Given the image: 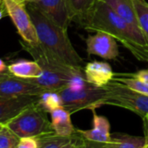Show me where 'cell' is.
Segmentation results:
<instances>
[{
    "mask_svg": "<svg viewBox=\"0 0 148 148\" xmlns=\"http://www.w3.org/2000/svg\"><path fill=\"white\" fill-rule=\"evenodd\" d=\"M27 1H28V2H33L34 0H27Z\"/></svg>",
    "mask_w": 148,
    "mask_h": 148,
    "instance_id": "obj_34",
    "label": "cell"
},
{
    "mask_svg": "<svg viewBox=\"0 0 148 148\" xmlns=\"http://www.w3.org/2000/svg\"><path fill=\"white\" fill-rule=\"evenodd\" d=\"M98 0H67L71 21L84 25Z\"/></svg>",
    "mask_w": 148,
    "mask_h": 148,
    "instance_id": "obj_18",
    "label": "cell"
},
{
    "mask_svg": "<svg viewBox=\"0 0 148 148\" xmlns=\"http://www.w3.org/2000/svg\"><path fill=\"white\" fill-rule=\"evenodd\" d=\"M83 148H106V147L104 145V144L88 141L87 145H86V146H84Z\"/></svg>",
    "mask_w": 148,
    "mask_h": 148,
    "instance_id": "obj_28",
    "label": "cell"
},
{
    "mask_svg": "<svg viewBox=\"0 0 148 148\" xmlns=\"http://www.w3.org/2000/svg\"><path fill=\"white\" fill-rule=\"evenodd\" d=\"M37 138L38 139V148H83L88 143L77 130L75 133L68 136L51 132Z\"/></svg>",
    "mask_w": 148,
    "mask_h": 148,
    "instance_id": "obj_12",
    "label": "cell"
},
{
    "mask_svg": "<svg viewBox=\"0 0 148 148\" xmlns=\"http://www.w3.org/2000/svg\"><path fill=\"white\" fill-rule=\"evenodd\" d=\"M86 31L103 32L119 40L138 60L148 62V41L144 34L98 0L84 25Z\"/></svg>",
    "mask_w": 148,
    "mask_h": 148,
    "instance_id": "obj_1",
    "label": "cell"
},
{
    "mask_svg": "<svg viewBox=\"0 0 148 148\" xmlns=\"http://www.w3.org/2000/svg\"><path fill=\"white\" fill-rule=\"evenodd\" d=\"M50 114L51 126L56 133L68 136L76 132V128L72 125L71 119V114L63 106L53 110Z\"/></svg>",
    "mask_w": 148,
    "mask_h": 148,
    "instance_id": "obj_17",
    "label": "cell"
},
{
    "mask_svg": "<svg viewBox=\"0 0 148 148\" xmlns=\"http://www.w3.org/2000/svg\"><path fill=\"white\" fill-rule=\"evenodd\" d=\"M140 30L148 41V3L145 0H134Z\"/></svg>",
    "mask_w": 148,
    "mask_h": 148,
    "instance_id": "obj_22",
    "label": "cell"
},
{
    "mask_svg": "<svg viewBox=\"0 0 148 148\" xmlns=\"http://www.w3.org/2000/svg\"><path fill=\"white\" fill-rule=\"evenodd\" d=\"M143 121V128H144V134L145 140H148V115L142 119Z\"/></svg>",
    "mask_w": 148,
    "mask_h": 148,
    "instance_id": "obj_27",
    "label": "cell"
},
{
    "mask_svg": "<svg viewBox=\"0 0 148 148\" xmlns=\"http://www.w3.org/2000/svg\"><path fill=\"white\" fill-rule=\"evenodd\" d=\"M39 97L40 96L8 98L0 96V124L5 125L25 108L38 103Z\"/></svg>",
    "mask_w": 148,
    "mask_h": 148,
    "instance_id": "obj_11",
    "label": "cell"
},
{
    "mask_svg": "<svg viewBox=\"0 0 148 148\" xmlns=\"http://www.w3.org/2000/svg\"><path fill=\"white\" fill-rule=\"evenodd\" d=\"M5 125L19 138L38 137L54 132L47 112L38 103L25 108Z\"/></svg>",
    "mask_w": 148,
    "mask_h": 148,
    "instance_id": "obj_4",
    "label": "cell"
},
{
    "mask_svg": "<svg viewBox=\"0 0 148 148\" xmlns=\"http://www.w3.org/2000/svg\"><path fill=\"white\" fill-rule=\"evenodd\" d=\"M105 105L129 110L141 119L148 115V96L138 92L126 86L112 80L106 86Z\"/></svg>",
    "mask_w": 148,
    "mask_h": 148,
    "instance_id": "obj_6",
    "label": "cell"
},
{
    "mask_svg": "<svg viewBox=\"0 0 148 148\" xmlns=\"http://www.w3.org/2000/svg\"><path fill=\"white\" fill-rule=\"evenodd\" d=\"M18 3H20V4H23V5H26L28 3L27 0H15Z\"/></svg>",
    "mask_w": 148,
    "mask_h": 148,
    "instance_id": "obj_30",
    "label": "cell"
},
{
    "mask_svg": "<svg viewBox=\"0 0 148 148\" xmlns=\"http://www.w3.org/2000/svg\"><path fill=\"white\" fill-rule=\"evenodd\" d=\"M86 80L96 87H104L115 76L111 65L106 62L92 61L84 67Z\"/></svg>",
    "mask_w": 148,
    "mask_h": 148,
    "instance_id": "obj_13",
    "label": "cell"
},
{
    "mask_svg": "<svg viewBox=\"0 0 148 148\" xmlns=\"http://www.w3.org/2000/svg\"><path fill=\"white\" fill-rule=\"evenodd\" d=\"M92 128L88 130L76 129L77 132L87 141L101 144L108 143L112 138L109 120L104 116L98 115L96 110H92Z\"/></svg>",
    "mask_w": 148,
    "mask_h": 148,
    "instance_id": "obj_14",
    "label": "cell"
},
{
    "mask_svg": "<svg viewBox=\"0 0 148 148\" xmlns=\"http://www.w3.org/2000/svg\"><path fill=\"white\" fill-rule=\"evenodd\" d=\"M18 148H38V139L37 137L20 138Z\"/></svg>",
    "mask_w": 148,
    "mask_h": 148,
    "instance_id": "obj_24",
    "label": "cell"
},
{
    "mask_svg": "<svg viewBox=\"0 0 148 148\" xmlns=\"http://www.w3.org/2000/svg\"><path fill=\"white\" fill-rule=\"evenodd\" d=\"M143 148H148V140H146V143H145V145L143 146Z\"/></svg>",
    "mask_w": 148,
    "mask_h": 148,
    "instance_id": "obj_32",
    "label": "cell"
},
{
    "mask_svg": "<svg viewBox=\"0 0 148 148\" xmlns=\"http://www.w3.org/2000/svg\"><path fill=\"white\" fill-rule=\"evenodd\" d=\"M8 72L16 78L30 79L41 76L43 71L37 61L20 59L8 65Z\"/></svg>",
    "mask_w": 148,
    "mask_h": 148,
    "instance_id": "obj_16",
    "label": "cell"
},
{
    "mask_svg": "<svg viewBox=\"0 0 148 148\" xmlns=\"http://www.w3.org/2000/svg\"><path fill=\"white\" fill-rule=\"evenodd\" d=\"M19 139L20 138L6 125L0 131V148H18Z\"/></svg>",
    "mask_w": 148,
    "mask_h": 148,
    "instance_id": "obj_23",
    "label": "cell"
},
{
    "mask_svg": "<svg viewBox=\"0 0 148 148\" xmlns=\"http://www.w3.org/2000/svg\"><path fill=\"white\" fill-rule=\"evenodd\" d=\"M20 44L23 49L38 63L43 71L41 76L26 80L46 91L58 92L68 86L74 79L79 78L86 79L84 68L65 64L45 49L40 44L32 45L25 41Z\"/></svg>",
    "mask_w": 148,
    "mask_h": 148,
    "instance_id": "obj_2",
    "label": "cell"
},
{
    "mask_svg": "<svg viewBox=\"0 0 148 148\" xmlns=\"http://www.w3.org/2000/svg\"><path fill=\"white\" fill-rule=\"evenodd\" d=\"M8 72V66L5 64L3 60L0 59V74H6Z\"/></svg>",
    "mask_w": 148,
    "mask_h": 148,
    "instance_id": "obj_29",
    "label": "cell"
},
{
    "mask_svg": "<svg viewBox=\"0 0 148 148\" xmlns=\"http://www.w3.org/2000/svg\"><path fill=\"white\" fill-rule=\"evenodd\" d=\"M6 16L9 15H8V11L5 3V0H0V20Z\"/></svg>",
    "mask_w": 148,
    "mask_h": 148,
    "instance_id": "obj_26",
    "label": "cell"
},
{
    "mask_svg": "<svg viewBox=\"0 0 148 148\" xmlns=\"http://www.w3.org/2000/svg\"><path fill=\"white\" fill-rule=\"evenodd\" d=\"M5 3L8 15L23 38V41L32 45H38L39 40L37 31L25 5L18 3L15 0H5Z\"/></svg>",
    "mask_w": 148,
    "mask_h": 148,
    "instance_id": "obj_7",
    "label": "cell"
},
{
    "mask_svg": "<svg viewBox=\"0 0 148 148\" xmlns=\"http://www.w3.org/2000/svg\"><path fill=\"white\" fill-rule=\"evenodd\" d=\"M25 7L35 25L39 44L65 64L84 68L85 61L73 47L67 30L50 20L32 3L28 2Z\"/></svg>",
    "mask_w": 148,
    "mask_h": 148,
    "instance_id": "obj_3",
    "label": "cell"
},
{
    "mask_svg": "<svg viewBox=\"0 0 148 148\" xmlns=\"http://www.w3.org/2000/svg\"><path fill=\"white\" fill-rule=\"evenodd\" d=\"M101 1L106 3L114 12L129 23L137 31L141 32L134 5V0H101Z\"/></svg>",
    "mask_w": 148,
    "mask_h": 148,
    "instance_id": "obj_15",
    "label": "cell"
},
{
    "mask_svg": "<svg viewBox=\"0 0 148 148\" xmlns=\"http://www.w3.org/2000/svg\"><path fill=\"white\" fill-rule=\"evenodd\" d=\"M8 74H10V73H6V74H0V79H1L2 78H4V77H5V76H7Z\"/></svg>",
    "mask_w": 148,
    "mask_h": 148,
    "instance_id": "obj_31",
    "label": "cell"
},
{
    "mask_svg": "<svg viewBox=\"0 0 148 148\" xmlns=\"http://www.w3.org/2000/svg\"><path fill=\"white\" fill-rule=\"evenodd\" d=\"M120 77H115L112 79L114 81H118L127 87L140 92L142 94L148 96V84L140 80L139 79L131 75V74H124V75H119Z\"/></svg>",
    "mask_w": 148,
    "mask_h": 148,
    "instance_id": "obj_20",
    "label": "cell"
},
{
    "mask_svg": "<svg viewBox=\"0 0 148 148\" xmlns=\"http://www.w3.org/2000/svg\"><path fill=\"white\" fill-rule=\"evenodd\" d=\"M131 75H132V76H134V77L139 79L140 80L148 84V69L138 71V72H136L134 74H131Z\"/></svg>",
    "mask_w": 148,
    "mask_h": 148,
    "instance_id": "obj_25",
    "label": "cell"
},
{
    "mask_svg": "<svg viewBox=\"0 0 148 148\" xmlns=\"http://www.w3.org/2000/svg\"><path fill=\"white\" fill-rule=\"evenodd\" d=\"M38 106L47 113L62 106V100L57 92H45L39 97Z\"/></svg>",
    "mask_w": 148,
    "mask_h": 148,
    "instance_id": "obj_21",
    "label": "cell"
},
{
    "mask_svg": "<svg viewBox=\"0 0 148 148\" xmlns=\"http://www.w3.org/2000/svg\"><path fill=\"white\" fill-rule=\"evenodd\" d=\"M32 3L44 15L57 25L67 30L71 18L67 0H34Z\"/></svg>",
    "mask_w": 148,
    "mask_h": 148,
    "instance_id": "obj_9",
    "label": "cell"
},
{
    "mask_svg": "<svg viewBox=\"0 0 148 148\" xmlns=\"http://www.w3.org/2000/svg\"><path fill=\"white\" fill-rule=\"evenodd\" d=\"M3 126H4V125H1V124H0V131H1V129L3 128Z\"/></svg>",
    "mask_w": 148,
    "mask_h": 148,
    "instance_id": "obj_33",
    "label": "cell"
},
{
    "mask_svg": "<svg viewBox=\"0 0 148 148\" xmlns=\"http://www.w3.org/2000/svg\"><path fill=\"white\" fill-rule=\"evenodd\" d=\"M86 42L88 55H97L105 59H115L119 54L116 39L106 32H96V34L89 36Z\"/></svg>",
    "mask_w": 148,
    "mask_h": 148,
    "instance_id": "obj_10",
    "label": "cell"
},
{
    "mask_svg": "<svg viewBox=\"0 0 148 148\" xmlns=\"http://www.w3.org/2000/svg\"><path fill=\"white\" fill-rule=\"evenodd\" d=\"M48 92L26 80L16 78L11 74L0 79V96L8 98L40 96Z\"/></svg>",
    "mask_w": 148,
    "mask_h": 148,
    "instance_id": "obj_8",
    "label": "cell"
},
{
    "mask_svg": "<svg viewBox=\"0 0 148 148\" xmlns=\"http://www.w3.org/2000/svg\"><path fill=\"white\" fill-rule=\"evenodd\" d=\"M145 138L132 136L127 133L115 132L108 143L104 144L106 148H143L145 145Z\"/></svg>",
    "mask_w": 148,
    "mask_h": 148,
    "instance_id": "obj_19",
    "label": "cell"
},
{
    "mask_svg": "<svg viewBox=\"0 0 148 148\" xmlns=\"http://www.w3.org/2000/svg\"><path fill=\"white\" fill-rule=\"evenodd\" d=\"M62 100V106L71 114L81 110H96L105 106L106 91L89 84L80 90H72L66 86L57 92Z\"/></svg>",
    "mask_w": 148,
    "mask_h": 148,
    "instance_id": "obj_5",
    "label": "cell"
}]
</instances>
